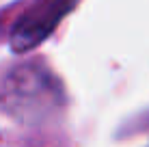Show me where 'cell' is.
Listing matches in <instances>:
<instances>
[{
	"label": "cell",
	"instance_id": "1",
	"mask_svg": "<svg viewBox=\"0 0 149 147\" xmlns=\"http://www.w3.org/2000/svg\"><path fill=\"white\" fill-rule=\"evenodd\" d=\"M71 0H48V2L39 4V7L30 9V11L13 26L11 33V45L17 52H26L35 48L39 41H43L52 28L58 24V20L67 13L71 7Z\"/></svg>",
	"mask_w": 149,
	"mask_h": 147
}]
</instances>
